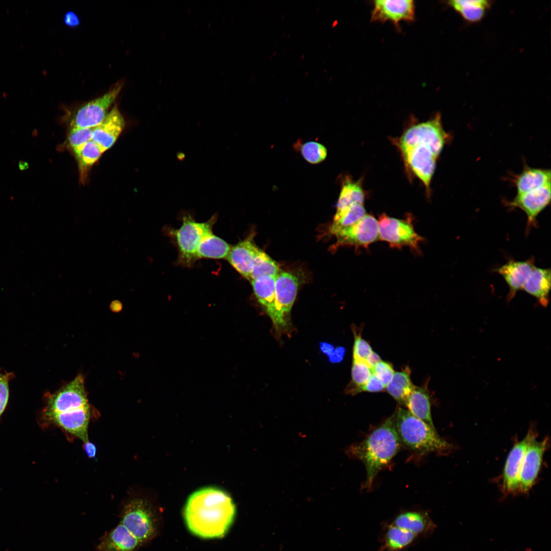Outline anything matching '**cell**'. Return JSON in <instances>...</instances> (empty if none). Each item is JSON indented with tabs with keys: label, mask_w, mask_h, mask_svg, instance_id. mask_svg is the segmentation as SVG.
<instances>
[{
	"label": "cell",
	"mask_w": 551,
	"mask_h": 551,
	"mask_svg": "<svg viewBox=\"0 0 551 551\" xmlns=\"http://www.w3.org/2000/svg\"><path fill=\"white\" fill-rule=\"evenodd\" d=\"M231 497L225 492L207 487L193 493L184 509L188 529L203 538L223 537L231 525L235 515Z\"/></svg>",
	"instance_id": "obj_1"
},
{
	"label": "cell",
	"mask_w": 551,
	"mask_h": 551,
	"mask_svg": "<svg viewBox=\"0 0 551 551\" xmlns=\"http://www.w3.org/2000/svg\"><path fill=\"white\" fill-rule=\"evenodd\" d=\"M402 444L393 415L363 441L348 448L347 454L362 461L365 467L366 479L363 489H371L377 475L399 451Z\"/></svg>",
	"instance_id": "obj_2"
},
{
	"label": "cell",
	"mask_w": 551,
	"mask_h": 551,
	"mask_svg": "<svg viewBox=\"0 0 551 551\" xmlns=\"http://www.w3.org/2000/svg\"><path fill=\"white\" fill-rule=\"evenodd\" d=\"M393 415L400 440L409 448L427 453L443 452L452 448L450 444L438 435L435 428L416 417L408 410L399 407Z\"/></svg>",
	"instance_id": "obj_3"
},
{
	"label": "cell",
	"mask_w": 551,
	"mask_h": 551,
	"mask_svg": "<svg viewBox=\"0 0 551 551\" xmlns=\"http://www.w3.org/2000/svg\"><path fill=\"white\" fill-rule=\"evenodd\" d=\"M216 220V216H213L206 222H198L189 215L183 217L181 227L172 233L178 248L180 264L191 266L195 262L198 245L205 236L212 232Z\"/></svg>",
	"instance_id": "obj_4"
},
{
	"label": "cell",
	"mask_w": 551,
	"mask_h": 551,
	"mask_svg": "<svg viewBox=\"0 0 551 551\" xmlns=\"http://www.w3.org/2000/svg\"><path fill=\"white\" fill-rule=\"evenodd\" d=\"M450 139V135L443 128L441 115L437 113L430 120L409 128L399 139L397 146L402 151L415 143L424 142L431 145L439 156Z\"/></svg>",
	"instance_id": "obj_5"
},
{
	"label": "cell",
	"mask_w": 551,
	"mask_h": 551,
	"mask_svg": "<svg viewBox=\"0 0 551 551\" xmlns=\"http://www.w3.org/2000/svg\"><path fill=\"white\" fill-rule=\"evenodd\" d=\"M378 221L379 239L388 242L391 247L400 249L408 246L413 251L420 253L419 245L424 238L415 231L410 216L401 219L383 213Z\"/></svg>",
	"instance_id": "obj_6"
},
{
	"label": "cell",
	"mask_w": 551,
	"mask_h": 551,
	"mask_svg": "<svg viewBox=\"0 0 551 551\" xmlns=\"http://www.w3.org/2000/svg\"><path fill=\"white\" fill-rule=\"evenodd\" d=\"M120 522L140 544L151 539L155 533V518L149 506L140 498L129 500L123 506Z\"/></svg>",
	"instance_id": "obj_7"
},
{
	"label": "cell",
	"mask_w": 551,
	"mask_h": 551,
	"mask_svg": "<svg viewBox=\"0 0 551 551\" xmlns=\"http://www.w3.org/2000/svg\"><path fill=\"white\" fill-rule=\"evenodd\" d=\"M122 82L117 83L102 96L79 107L72 117L71 127L94 128L104 119L121 91Z\"/></svg>",
	"instance_id": "obj_8"
},
{
	"label": "cell",
	"mask_w": 551,
	"mask_h": 551,
	"mask_svg": "<svg viewBox=\"0 0 551 551\" xmlns=\"http://www.w3.org/2000/svg\"><path fill=\"white\" fill-rule=\"evenodd\" d=\"M88 405L84 378L82 375H79L58 391L47 396L44 416Z\"/></svg>",
	"instance_id": "obj_9"
},
{
	"label": "cell",
	"mask_w": 551,
	"mask_h": 551,
	"mask_svg": "<svg viewBox=\"0 0 551 551\" xmlns=\"http://www.w3.org/2000/svg\"><path fill=\"white\" fill-rule=\"evenodd\" d=\"M406 164L429 191L438 156L428 144L419 142L400 151Z\"/></svg>",
	"instance_id": "obj_10"
},
{
	"label": "cell",
	"mask_w": 551,
	"mask_h": 551,
	"mask_svg": "<svg viewBox=\"0 0 551 551\" xmlns=\"http://www.w3.org/2000/svg\"><path fill=\"white\" fill-rule=\"evenodd\" d=\"M337 238L338 245H350L367 248L379 239L378 220L366 214L354 224L330 232Z\"/></svg>",
	"instance_id": "obj_11"
},
{
	"label": "cell",
	"mask_w": 551,
	"mask_h": 551,
	"mask_svg": "<svg viewBox=\"0 0 551 551\" xmlns=\"http://www.w3.org/2000/svg\"><path fill=\"white\" fill-rule=\"evenodd\" d=\"M298 286V278L290 272L280 271L275 277V304L283 334L291 327L289 315Z\"/></svg>",
	"instance_id": "obj_12"
},
{
	"label": "cell",
	"mask_w": 551,
	"mask_h": 551,
	"mask_svg": "<svg viewBox=\"0 0 551 551\" xmlns=\"http://www.w3.org/2000/svg\"><path fill=\"white\" fill-rule=\"evenodd\" d=\"M536 437V433L530 429L525 437L515 443L509 454L503 474V490L505 494L519 492V474L523 458L530 442Z\"/></svg>",
	"instance_id": "obj_13"
},
{
	"label": "cell",
	"mask_w": 551,
	"mask_h": 551,
	"mask_svg": "<svg viewBox=\"0 0 551 551\" xmlns=\"http://www.w3.org/2000/svg\"><path fill=\"white\" fill-rule=\"evenodd\" d=\"M550 184H547L532 191L517 194L505 204L511 208H518L527 217V229L536 226L537 217L550 202Z\"/></svg>",
	"instance_id": "obj_14"
},
{
	"label": "cell",
	"mask_w": 551,
	"mask_h": 551,
	"mask_svg": "<svg viewBox=\"0 0 551 551\" xmlns=\"http://www.w3.org/2000/svg\"><path fill=\"white\" fill-rule=\"evenodd\" d=\"M415 6L412 0L373 1L371 20L376 22L390 21L396 26L403 21L414 19Z\"/></svg>",
	"instance_id": "obj_15"
},
{
	"label": "cell",
	"mask_w": 551,
	"mask_h": 551,
	"mask_svg": "<svg viewBox=\"0 0 551 551\" xmlns=\"http://www.w3.org/2000/svg\"><path fill=\"white\" fill-rule=\"evenodd\" d=\"M536 438L533 439L528 446L520 472L519 492L523 493L528 492L534 485L548 444L547 437L540 441Z\"/></svg>",
	"instance_id": "obj_16"
},
{
	"label": "cell",
	"mask_w": 551,
	"mask_h": 551,
	"mask_svg": "<svg viewBox=\"0 0 551 551\" xmlns=\"http://www.w3.org/2000/svg\"><path fill=\"white\" fill-rule=\"evenodd\" d=\"M91 415V409L88 405L66 412L45 415L44 417L49 421L85 443L89 441L88 428Z\"/></svg>",
	"instance_id": "obj_17"
},
{
	"label": "cell",
	"mask_w": 551,
	"mask_h": 551,
	"mask_svg": "<svg viewBox=\"0 0 551 551\" xmlns=\"http://www.w3.org/2000/svg\"><path fill=\"white\" fill-rule=\"evenodd\" d=\"M388 521L396 527L412 532L419 539L431 537L437 528L429 512L423 510H404Z\"/></svg>",
	"instance_id": "obj_18"
},
{
	"label": "cell",
	"mask_w": 551,
	"mask_h": 551,
	"mask_svg": "<svg viewBox=\"0 0 551 551\" xmlns=\"http://www.w3.org/2000/svg\"><path fill=\"white\" fill-rule=\"evenodd\" d=\"M275 277L262 276L251 283L258 302L272 320L276 335L280 337L283 332L275 304Z\"/></svg>",
	"instance_id": "obj_19"
},
{
	"label": "cell",
	"mask_w": 551,
	"mask_h": 551,
	"mask_svg": "<svg viewBox=\"0 0 551 551\" xmlns=\"http://www.w3.org/2000/svg\"><path fill=\"white\" fill-rule=\"evenodd\" d=\"M125 126L123 117L117 106H114L103 121L93 129L92 140L103 153L115 143Z\"/></svg>",
	"instance_id": "obj_20"
},
{
	"label": "cell",
	"mask_w": 551,
	"mask_h": 551,
	"mask_svg": "<svg viewBox=\"0 0 551 551\" xmlns=\"http://www.w3.org/2000/svg\"><path fill=\"white\" fill-rule=\"evenodd\" d=\"M535 266L533 258L524 261L510 260L495 269L501 275L509 287L507 302L511 301L523 287Z\"/></svg>",
	"instance_id": "obj_21"
},
{
	"label": "cell",
	"mask_w": 551,
	"mask_h": 551,
	"mask_svg": "<svg viewBox=\"0 0 551 551\" xmlns=\"http://www.w3.org/2000/svg\"><path fill=\"white\" fill-rule=\"evenodd\" d=\"M377 551H408L419 539L412 532L396 527L388 521L381 523Z\"/></svg>",
	"instance_id": "obj_22"
},
{
	"label": "cell",
	"mask_w": 551,
	"mask_h": 551,
	"mask_svg": "<svg viewBox=\"0 0 551 551\" xmlns=\"http://www.w3.org/2000/svg\"><path fill=\"white\" fill-rule=\"evenodd\" d=\"M258 248L253 241V236H248L231 246L226 259L238 273L251 281L254 258Z\"/></svg>",
	"instance_id": "obj_23"
},
{
	"label": "cell",
	"mask_w": 551,
	"mask_h": 551,
	"mask_svg": "<svg viewBox=\"0 0 551 551\" xmlns=\"http://www.w3.org/2000/svg\"><path fill=\"white\" fill-rule=\"evenodd\" d=\"M140 545L138 540L119 523L99 539L96 549L97 551H137Z\"/></svg>",
	"instance_id": "obj_24"
},
{
	"label": "cell",
	"mask_w": 551,
	"mask_h": 551,
	"mask_svg": "<svg viewBox=\"0 0 551 551\" xmlns=\"http://www.w3.org/2000/svg\"><path fill=\"white\" fill-rule=\"evenodd\" d=\"M550 288V269L534 266L523 287L522 290L536 298L542 307H546L549 302Z\"/></svg>",
	"instance_id": "obj_25"
},
{
	"label": "cell",
	"mask_w": 551,
	"mask_h": 551,
	"mask_svg": "<svg viewBox=\"0 0 551 551\" xmlns=\"http://www.w3.org/2000/svg\"><path fill=\"white\" fill-rule=\"evenodd\" d=\"M550 170L533 168L525 165L522 171L513 179L517 194L524 193L550 184Z\"/></svg>",
	"instance_id": "obj_26"
},
{
	"label": "cell",
	"mask_w": 551,
	"mask_h": 551,
	"mask_svg": "<svg viewBox=\"0 0 551 551\" xmlns=\"http://www.w3.org/2000/svg\"><path fill=\"white\" fill-rule=\"evenodd\" d=\"M404 405L412 415L435 428L431 415L430 398L425 387L415 386Z\"/></svg>",
	"instance_id": "obj_27"
},
{
	"label": "cell",
	"mask_w": 551,
	"mask_h": 551,
	"mask_svg": "<svg viewBox=\"0 0 551 551\" xmlns=\"http://www.w3.org/2000/svg\"><path fill=\"white\" fill-rule=\"evenodd\" d=\"M486 0H453L448 5L459 13L466 21L475 22L481 20L491 5Z\"/></svg>",
	"instance_id": "obj_28"
},
{
	"label": "cell",
	"mask_w": 551,
	"mask_h": 551,
	"mask_svg": "<svg viewBox=\"0 0 551 551\" xmlns=\"http://www.w3.org/2000/svg\"><path fill=\"white\" fill-rule=\"evenodd\" d=\"M231 246L224 240L211 232L201 240L196 252V259L226 258Z\"/></svg>",
	"instance_id": "obj_29"
},
{
	"label": "cell",
	"mask_w": 551,
	"mask_h": 551,
	"mask_svg": "<svg viewBox=\"0 0 551 551\" xmlns=\"http://www.w3.org/2000/svg\"><path fill=\"white\" fill-rule=\"evenodd\" d=\"M409 368L405 367L400 371L394 372L393 378L386 386L388 393L399 404L405 405V402L414 388L410 378Z\"/></svg>",
	"instance_id": "obj_30"
},
{
	"label": "cell",
	"mask_w": 551,
	"mask_h": 551,
	"mask_svg": "<svg viewBox=\"0 0 551 551\" xmlns=\"http://www.w3.org/2000/svg\"><path fill=\"white\" fill-rule=\"evenodd\" d=\"M78 160L82 178L86 170L91 167L102 156L103 152L93 140L73 149Z\"/></svg>",
	"instance_id": "obj_31"
},
{
	"label": "cell",
	"mask_w": 551,
	"mask_h": 551,
	"mask_svg": "<svg viewBox=\"0 0 551 551\" xmlns=\"http://www.w3.org/2000/svg\"><path fill=\"white\" fill-rule=\"evenodd\" d=\"M366 214L364 205L360 204H353L339 211H336L333 223L330 228V232L354 224Z\"/></svg>",
	"instance_id": "obj_32"
},
{
	"label": "cell",
	"mask_w": 551,
	"mask_h": 551,
	"mask_svg": "<svg viewBox=\"0 0 551 551\" xmlns=\"http://www.w3.org/2000/svg\"><path fill=\"white\" fill-rule=\"evenodd\" d=\"M365 195L359 182L347 180L343 185L337 204V211L356 204L363 205Z\"/></svg>",
	"instance_id": "obj_33"
},
{
	"label": "cell",
	"mask_w": 551,
	"mask_h": 551,
	"mask_svg": "<svg viewBox=\"0 0 551 551\" xmlns=\"http://www.w3.org/2000/svg\"><path fill=\"white\" fill-rule=\"evenodd\" d=\"M280 269L278 264L261 249L256 254L251 275V281L260 277H276Z\"/></svg>",
	"instance_id": "obj_34"
},
{
	"label": "cell",
	"mask_w": 551,
	"mask_h": 551,
	"mask_svg": "<svg viewBox=\"0 0 551 551\" xmlns=\"http://www.w3.org/2000/svg\"><path fill=\"white\" fill-rule=\"evenodd\" d=\"M372 373L371 368L366 362L353 360L352 380L346 388V393L352 395L357 394L359 389L367 383Z\"/></svg>",
	"instance_id": "obj_35"
},
{
	"label": "cell",
	"mask_w": 551,
	"mask_h": 551,
	"mask_svg": "<svg viewBox=\"0 0 551 551\" xmlns=\"http://www.w3.org/2000/svg\"><path fill=\"white\" fill-rule=\"evenodd\" d=\"M301 152L304 159L312 164L322 162L327 155L325 146L314 141H309L303 144L301 147Z\"/></svg>",
	"instance_id": "obj_36"
},
{
	"label": "cell",
	"mask_w": 551,
	"mask_h": 551,
	"mask_svg": "<svg viewBox=\"0 0 551 551\" xmlns=\"http://www.w3.org/2000/svg\"><path fill=\"white\" fill-rule=\"evenodd\" d=\"M93 129L71 127L68 136L70 147L73 149L91 140Z\"/></svg>",
	"instance_id": "obj_37"
},
{
	"label": "cell",
	"mask_w": 551,
	"mask_h": 551,
	"mask_svg": "<svg viewBox=\"0 0 551 551\" xmlns=\"http://www.w3.org/2000/svg\"><path fill=\"white\" fill-rule=\"evenodd\" d=\"M355 341L353 347V360L366 362L368 356L373 352L370 344L361 337L360 333H357L353 330Z\"/></svg>",
	"instance_id": "obj_38"
},
{
	"label": "cell",
	"mask_w": 551,
	"mask_h": 551,
	"mask_svg": "<svg viewBox=\"0 0 551 551\" xmlns=\"http://www.w3.org/2000/svg\"><path fill=\"white\" fill-rule=\"evenodd\" d=\"M372 372L382 382L385 388L391 381L394 373L391 364L381 361L371 368Z\"/></svg>",
	"instance_id": "obj_39"
},
{
	"label": "cell",
	"mask_w": 551,
	"mask_h": 551,
	"mask_svg": "<svg viewBox=\"0 0 551 551\" xmlns=\"http://www.w3.org/2000/svg\"><path fill=\"white\" fill-rule=\"evenodd\" d=\"M12 372H0V416L5 410L9 398V381L14 377Z\"/></svg>",
	"instance_id": "obj_40"
},
{
	"label": "cell",
	"mask_w": 551,
	"mask_h": 551,
	"mask_svg": "<svg viewBox=\"0 0 551 551\" xmlns=\"http://www.w3.org/2000/svg\"><path fill=\"white\" fill-rule=\"evenodd\" d=\"M385 388L380 379L372 373L367 383L359 389L358 393L360 392H378L383 391Z\"/></svg>",
	"instance_id": "obj_41"
},
{
	"label": "cell",
	"mask_w": 551,
	"mask_h": 551,
	"mask_svg": "<svg viewBox=\"0 0 551 551\" xmlns=\"http://www.w3.org/2000/svg\"><path fill=\"white\" fill-rule=\"evenodd\" d=\"M63 20L65 24L70 28L77 27L80 24L79 17L72 11L66 12L64 15Z\"/></svg>",
	"instance_id": "obj_42"
},
{
	"label": "cell",
	"mask_w": 551,
	"mask_h": 551,
	"mask_svg": "<svg viewBox=\"0 0 551 551\" xmlns=\"http://www.w3.org/2000/svg\"><path fill=\"white\" fill-rule=\"evenodd\" d=\"M345 349L343 347H337L333 353L329 356V361L333 363H339L343 359Z\"/></svg>",
	"instance_id": "obj_43"
},
{
	"label": "cell",
	"mask_w": 551,
	"mask_h": 551,
	"mask_svg": "<svg viewBox=\"0 0 551 551\" xmlns=\"http://www.w3.org/2000/svg\"><path fill=\"white\" fill-rule=\"evenodd\" d=\"M320 349L324 354L330 356L334 352V347L330 343L322 342L319 343Z\"/></svg>",
	"instance_id": "obj_44"
},
{
	"label": "cell",
	"mask_w": 551,
	"mask_h": 551,
	"mask_svg": "<svg viewBox=\"0 0 551 551\" xmlns=\"http://www.w3.org/2000/svg\"><path fill=\"white\" fill-rule=\"evenodd\" d=\"M84 449L86 453L90 458H94L96 455V447L94 444L89 441L84 443Z\"/></svg>",
	"instance_id": "obj_45"
},
{
	"label": "cell",
	"mask_w": 551,
	"mask_h": 551,
	"mask_svg": "<svg viewBox=\"0 0 551 551\" xmlns=\"http://www.w3.org/2000/svg\"><path fill=\"white\" fill-rule=\"evenodd\" d=\"M381 361V358L380 357V356L377 353H374L373 351L371 353V354L368 356V358L367 359V360L366 361V362L367 363V364L371 368H372L377 363H378L379 362H380Z\"/></svg>",
	"instance_id": "obj_46"
}]
</instances>
